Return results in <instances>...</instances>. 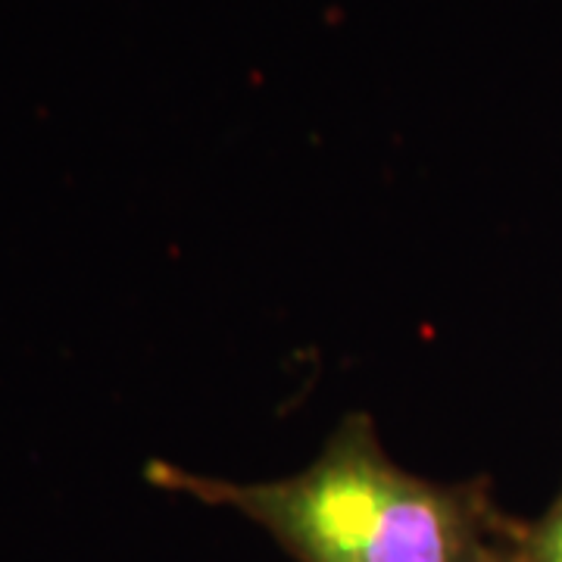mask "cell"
<instances>
[{"label":"cell","instance_id":"obj_1","mask_svg":"<svg viewBox=\"0 0 562 562\" xmlns=\"http://www.w3.org/2000/svg\"><path fill=\"white\" fill-rule=\"evenodd\" d=\"M150 482L241 513L297 562H484L494 550L482 491L403 472L366 416H347L319 460L279 482H222L166 462L150 465Z\"/></svg>","mask_w":562,"mask_h":562},{"label":"cell","instance_id":"obj_2","mask_svg":"<svg viewBox=\"0 0 562 562\" xmlns=\"http://www.w3.org/2000/svg\"><path fill=\"white\" fill-rule=\"evenodd\" d=\"M516 562H562V494L541 522L525 535Z\"/></svg>","mask_w":562,"mask_h":562},{"label":"cell","instance_id":"obj_3","mask_svg":"<svg viewBox=\"0 0 562 562\" xmlns=\"http://www.w3.org/2000/svg\"><path fill=\"white\" fill-rule=\"evenodd\" d=\"M484 562H516V553H501L497 547L484 557Z\"/></svg>","mask_w":562,"mask_h":562}]
</instances>
